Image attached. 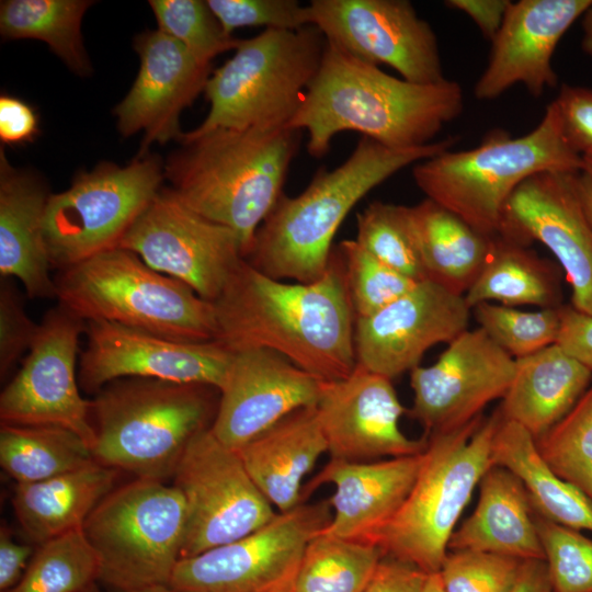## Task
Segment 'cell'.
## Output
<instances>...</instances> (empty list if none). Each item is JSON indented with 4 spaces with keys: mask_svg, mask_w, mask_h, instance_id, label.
I'll use <instances>...</instances> for the list:
<instances>
[{
    "mask_svg": "<svg viewBox=\"0 0 592 592\" xmlns=\"http://www.w3.org/2000/svg\"><path fill=\"white\" fill-rule=\"evenodd\" d=\"M213 306V341L230 352L272 350L320 382L344 378L356 366L355 315L340 249L311 283L273 278L244 259Z\"/></svg>",
    "mask_w": 592,
    "mask_h": 592,
    "instance_id": "cell-1",
    "label": "cell"
},
{
    "mask_svg": "<svg viewBox=\"0 0 592 592\" xmlns=\"http://www.w3.org/2000/svg\"><path fill=\"white\" fill-rule=\"evenodd\" d=\"M464 104L454 80L410 82L327 42L319 70L287 127L308 133L307 150L315 158L323 157L345 130L388 148L410 149L433 143Z\"/></svg>",
    "mask_w": 592,
    "mask_h": 592,
    "instance_id": "cell-2",
    "label": "cell"
},
{
    "mask_svg": "<svg viewBox=\"0 0 592 592\" xmlns=\"http://www.w3.org/2000/svg\"><path fill=\"white\" fill-rule=\"evenodd\" d=\"M456 141L449 136L422 147L392 149L362 137L339 167L320 169L300 194L278 198L246 260L276 280L317 281L329 266L333 238L351 209L401 169L449 150Z\"/></svg>",
    "mask_w": 592,
    "mask_h": 592,
    "instance_id": "cell-3",
    "label": "cell"
},
{
    "mask_svg": "<svg viewBox=\"0 0 592 592\" xmlns=\"http://www.w3.org/2000/svg\"><path fill=\"white\" fill-rule=\"evenodd\" d=\"M301 130L217 128L182 143L164 166L171 190L190 208L231 229L243 258L283 195Z\"/></svg>",
    "mask_w": 592,
    "mask_h": 592,
    "instance_id": "cell-4",
    "label": "cell"
},
{
    "mask_svg": "<svg viewBox=\"0 0 592 592\" xmlns=\"http://www.w3.org/2000/svg\"><path fill=\"white\" fill-rule=\"evenodd\" d=\"M216 388L150 378H122L92 400L94 460L139 479L173 478L191 441L210 428Z\"/></svg>",
    "mask_w": 592,
    "mask_h": 592,
    "instance_id": "cell-5",
    "label": "cell"
},
{
    "mask_svg": "<svg viewBox=\"0 0 592 592\" xmlns=\"http://www.w3.org/2000/svg\"><path fill=\"white\" fill-rule=\"evenodd\" d=\"M582 156L566 141L553 101L528 134L497 129L475 148L446 150L412 169L426 198L449 209L477 231L499 235L505 204L526 179L542 172H580Z\"/></svg>",
    "mask_w": 592,
    "mask_h": 592,
    "instance_id": "cell-6",
    "label": "cell"
},
{
    "mask_svg": "<svg viewBox=\"0 0 592 592\" xmlns=\"http://www.w3.org/2000/svg\"><path fill=\"white\" fill-rule=\"evenodd\" d=\"M58 304L84 321L106 320L181 342L215 337L213 303L116 247L55 276Z\"/></svg>",
    "mask_w": 592,
    "mask_h": 592,
    "instance_id": "cell-7",
    "label": "cell"
},
{
    "mask_svg": "<svg viewBox=\"0 0 592 592\" xmlns=\"http://www.w3.org/2000/svg\"><path fill=\"white\" fill-rule=\"evenodd\" d=\"M326 44L315 25L265 29L240 39L234 56L206 83L208 114L181 143L217 128L287 127L319 70Z\"/></svg>",
    "mask_w": 592,
    "mask_h": 592,
    "instance_id": "cell-8",
    "label": "cell"
},
{
    "mask_svg": "<svg viewBox=\"0 0 592 592\" xmlns=\"http://www.w3.org/2000/svg\"><path fill=\"white\" fill-rule=\"evenodd\" d=\"M500 410L467 424L430 434L417 479L386 528L384 556L411 563L428 574L440 571L463 510L491 467V446Z\"/></svg>",
    "mask_w": 592,
    "mask_h": 592,
    "instance_id": "cell-9",
    "label": "cell"
},
{
    "mask_svg": "<svg viewBox=\"0 0 592 592\" xmlns=\"http://www.w3.org/2000/svg\"><path fill=\"white\" fill-rule=\"evenodd\" d=\"M185 505L163 481L139 479L114 488L92 511L82 532L111 590L168 584L181 559Z\"/></svg>",
    "mask_w": 592,
    "mask_h": 592,
    "instance_id": "cell-10",
    "label": "cell"
},
{
    "mask_svg": "<svg viewBox=\"0 0 592 592\" xmlns=\"http://www.w3.org/2000/svg\"><path fill=\"white\" fill-rule=\"evenodd\" d=\"M163 177L161 163L143 156L125 167L100 163L79 173L66 191L50 194L44 237L52 267L59 271L118 247L161 190Z\"/></svg>",
    "mask_w": 592,
    "mask_h": 592,
    "instance_id": "cell-11",
    "label": "cell"
},
{
    "mask_svg": "<svg viewBox=\"0 0 592 592\" xmlns=\"http://www.w3.org/2000/svg\"><path fill=\"white\" fill-rule=\"evenodd\" d=\"M331 516L328 499L301 502L242 538L181 558L169 585L179 592H293L306 546Z\"/></svg>",
    "mask_w": 592,
    "mask_h": 592,
    "instance_id": "cell-12",
    "label": "cell"
},
{
    "mask_svg": "<svg viewBox=\"0 0 592 592\" xmlns=\"http://www.w3.org/2000/svg\"><path fill=\"white\" fill-rule=\"evenodd\" d=\"M173 481L185 505L181 558L242 538L277 514L239 453L218 441L209 428L191 441Z\"/></svg>",
    "mask_w": 592,
    "mask_h": 592,
    "instance_id": "cell-13",
    "label": "cell"
},
{
    "mask_svg": "<svg viewBox=\"0 0 592 592\" xmlns=\"http://www.w3.org/2000/svg\"><path fill=\"white\" fill-rule=\"evenodd\" d=\"M119 248L181 281L213 303L244 260L236 234L160 190L122 238Z\"/></svg>",
    "mask_w": 592,
    "mask_h": 592,
    "instance_id": "cell-14",
    "label": "cell"
},
{
    "mask_svg": "<svg viewBox=\"0 0 592 592\" xmlns=\"http://www.w3.org/2000/svg\"><path fill=\"white\" fill-rule=\"evenodd\" d=\"M84 331L86 321L59 304L46 312L22 367L1 391V424L65 428L93 448L92 401L76 377Z\"/></svg>",
    "mask_w": 592,
    "mask_h": 592,
    "instance_id": "cell-15",
    "label": "cell"
},
{
    "mask_svg": "<svg viewBox=\"0 0 592 592\" xmlns=\"http://www.w3.org/2000/svg\"><path fill=\"white\" fill-rule=\"evenodd\" d=\"M310 24L351 56L387 65L402 79L435 83L443 73L437 37L408 0H312Z\"/></svg>",
    "mask_w": 592,
    "mask_h": 592,
    "instance_id": "cell-16",
    "label": "cell"
},
{
    "mask_svg": "<svg viewBox=\"0 0 592 592\" xmlns=\"http://www.w3.org/2000/svg\"><path fill=\"white\" fill-rule=\"evenodd\" d=\"M84 332L78 382L90 394L122 378L201 384L219 391L234 358L215 341H174L106 320L86 321Z\"/></svg>",
    "mask_w": 592,
    "mask_h": 592,
    "instance_id": "cell-17",
    "label": "cell"
},
{
    "mask_svg": "<svg viewBox=\"0 0 592 592\" xmlns=\"http://www.w3.org/2000/svg\"><path fill=\"white\" fill-rule=\"evenodd\" d=\"M515 372V358L479 327L448 343L439 360L410 371L413 405L408 414L424 435L458 429L481 415L492 400L503 398Z\"/></svg>",
    "mask_w": 592,
    "mask_h": 592,
    "instance_id": "cell-18",
    "label": "cell"
},
{
    "mask_svg": "<svg viewBox=\"0 0 592 592\" xmlns=\"http://www.w3.org/2000/svg\"><path fill=\"white\" fill-rule=\"evenodd\" d=\"M577 173V172H576ZM571 172H542L522 182L508 200L499 235L546 246L572 288V306L592 316V224Z\"/></svg>",
    "mask_w": 592,
    "mask_h": 592,
    "instance_id": "cell-19",
    "label": "cell"
},
{
    "mask_svg": "<svg viewBox=\"0 0 592 592\" xmlns=\"http://www.w3.org/2000/svg\"><path fill=\"white\" fill-rule=\"evenodd\" d=\"M470 310L463 295L421 281L374 315L355 318L356 365L392 380L419 366L434 344L466 331Z\"/></svg>",
    "mask_w": 592,
    "mask_h": 592,
    "instance_id": "cell-20",
    "label": "cell"
},
{
    "mask_svg": "<svg viewBox=\"0 0 592 592\" xmlns=\"http://www.w3.org/2000/svg\"><path fill=\"white\" fill-rule=\"evenodd\" d=\"M330 459L374 462L422 453L428 436L408 437L399 426L407 412L391 379L360 366L346 377L321 382L316 405Z\"/></svg>",
    "mask_w": 592,
    "mask_h": 592,
    "instance_id": "cell-21",
    "label": "cell"
},
{
    "mask_svg": "<svg viewBox=\"0 0 592 592\" xmlns=\"http://www.w3.org/2000/svg\"><path fill=\"white\" fill-rule=\"evenodd\" d=\"M320 383L272 350L234 352L209 430L237 451L289 413L316 407Z\"/></svg>",
    "mask_w": 592,
    "mask_h": 592,
    "instance_id": "cell-22",
    "label": "cell"
},
{
    "mask_svg": "<svg viewBox=\"0 0 592 592\" xmlns=\"http://www.w3.org/2000/svg\"><path fill=\"white\" fill-rule=\"evenodd\" d=\"M140 58L136 80L115 107L119 133L129 137L144 132L145 156L151 143L182 139L180 115L191 105L212 75L210 65L200 62L180 42L168 34L147 31L135 39Z\"/></svg>",
    "mask_w": 592,
    "mask_h": 592,
    "instance_id": "cell-23",
    "label": "cell"
},
{
    "mask_svg": "<svg viewBox=\"0 0 592 592\" xmlns=\"http://www.w3.org/2000/svg\"><path fill=\"white\" fill-rule=\"evenodd\" d=\"M591 4L592 0L512 1L475 84L476 99L492 101L516 84H523L536 98L555 88L556 47Z\"/></svg>",
    "mask_w": 592,
    "mask_h": 592,
    "instance_id": "cell-24",
    "label": "cell"
},
{
    "mask_svg": "<svg viewBox=\"0 0 592 592\" xmlns=\"http://www.w3.org/2000/svg\"><path fill=\"white\" fill-rule=\"evenodd\" d=\"M423 452L363 463L330 459L304 486L303 501L321 485H333L334 492L328 499L332 516L322 532L378 546L417 479Z\"/></svg>",
    "mask_w": 592,
    "mask_h": 592,
    "instance_id": "cell-25",
    "label": "cell"
},
{
    "mask_svg": "<svg viewBox=\"0 0 592 592\" xmlns=\"http://www.w3.org/2000/svg\"><path fill=\"white\" fill-rule=\"evenodd\" d=\"M50 194L31 172L0 155V275L18 278L30 298L56 297L44 216Z\"/></svg>",
    "mask_w": 592,
    "mask_h": 592,
    "instance_id": "cell-26",
    "label": "cell"
},
{
    "mask_svg": "<svg viewBox=\"0 0 592 592\" xmlns=\"http://www.w3.org/2000/svg\"><path fill=\"white\" fill-rule=\"evenodd\" d=\"M250 477L278 512L303 501V480L328 452L316 408L298 409L237 449Z\"/></svg>",
    "mask_w": 592,
    "mask_h": 592,
    "instance_id": "cell-27",
    "label": "cell"
},
{
    "mask_svg": "<svg viewBox=\"0 0 592 592\" xmlns=\"http://www.w3.org/2000/svg\"><path fill=\"white\" fill-rule=\"evenodd\" d=\"M479 490L475 511L453 532L448 549L545 559L523 482L509 469L491 466L481 477Z\"/></svg>",
    "mask_w": 592,
    "mask_h": 592,
    "instance_id": "cell-28",
    "label": "cell"
},
{
    "mask_svg": "<svg viewBox=\"0 0 592 592\" xmlns=\"http://www.w3.org/2000/svg\"><path fill=\"white\" fill-rule=\"evenodd\" d=\"M118 470L92 460L31 483H16L12 506L25 537L36 544L82 530L96 505L115 488Z\"/></svg>",
    "mask_w": 592,
    "mask_h": 592,
    "instance_id": "cell-29",
    "label": "cell"
},
{
    "mask_svg": "<svg viewBox=\"0 0 592 592\" xmlns=\"http://www.w3.org/2000/svg\"><path fill=\"white\" fill-rule=\"evenodd\" d=\"M591 378L592 371L556 344L515 358L514 376L499 408L502 419L520 424L536 441L572 409Z\"/></svg>",
    "mask_w": 592,
    "mask_h": 592,
    "instance_id": "cell-30",
    "label": "cell"
},
{
    "mask_svg": "<svg viewBox=\"0 0 592 592\" xmlns=\"http://www.w3.org/2000/svg\"><path fill=\"white\" fill-rule=\"evenodd\" d=\"M490 459L491 466L509 469L523 482L534 512L560 525L592 532V502L551 470L523 426L501 419Z\"/></svg>",
    "mask_w": 592,
    "mask_h": 592,
    "instance_id": "cell-31",
    "label": "cell"
},
{
    "mask_svg": "<svg viewBox=\"0 0 592 592\" xmlns=\"http://www.w3.org/2000/svg\"><path fill=\"white\" fill-rule=\"evenodd\" d=\"M428 280L465 295L481 272L492 239L430 198L411 206Z\"/></svg>",
    "mask_w": 592,
    "mask_h": 592,
    "instance_id": "cell-32",
    "label": "cell"
},
{
    "mask_svg": "<svg viewBox=\"0 0 592 592\" xmlns=\"http://www.w3.org/2000/svg\"><path fill=\"white\" fill-rule=\"evenodd\" d=\"M473 309L497 300L503 306H561V285L556 266L528 246L500 235L493 237L490 253L473 285L464 295Z\"/></svg>",
    "mask_w": 592,
    "mask_h": 592,
    "instance_id": "cell-33",
    "label": "cell"
},
{
    "mask_svg": "<svg viewBox=\"0 0 592 592\" xmlns=\"http://www.w3.org/2000/svg\"><path fill=\"white\" fill-rule=\"evenodd\" d=\"M91 4L86 0L1 1L0 32L5 38L43 41L75 73L88 76L92 68L81 21Z\"/></svg>",
    "mask_w": 592,
    "mask_h": 592,
    "instance_id": "cell-34",
    "label": "cell"
},
{
    "mask_svg": "<svg viewBox=\"0 0 592 592\" xmlns=\"http://www.w3.org/2000/svg\"><path fill=\"white\" fill-rule=\"evenodd\" d=\"M92 460L90 446L68 429L1 424L0 465L15 483L45 480Z\"/></svg>",
    "mask_w": 592,
    "mask_h": 592,
    "instance_id": "cell-35",
    "label": "cell"
},
{
    "mask_svg": "<svg viewBox=\"0 0 592 592\" xmlns=\"http://www.w3.org/2000/svg\"><path fill=\"white\" fill-rule=\"evenodd\" d=\"M383 557L378 546L321 531L306 546L293 592H363Z\"/></svg>",
    "mask_w": 592,
    "mask_h": 592,
    "instance_id": "cell-36",
    "label": "cell"
},
{
    "mask_svg": "<svg viewBox=\"0 0 592 592\" xmlns=\"http://www.w3.org/2000/svg\"><path fill=\"white\" fill-rule=\"evenodd\" d=\"M99 578L95 553L77 530L37 545L21 580L5 592H86Z\"/></svg>",
    "mask_w": 592,
    "mask_h": 592,
    "instance_id": "cell-37",
    "label": "cell"
},
{
    "mask_svg": "<svg viewBox=\"0 0 592 592\" xmlns=\"http://www.w3.org/2000/svg\"><path fill=\"white\" fill-rule=\"evenodd\" d=\"M356 242L402 275L428 280L411 206L372 202L356 216Z\"/></svg>",
    "mask_w": 592,
    "mask_h": 592,
    "instance_id": "cell-38",
    "label": "cell"
},
{
    "mask_svg": "<svg viewBox=\"0 0 592 592\" xmlns=\"http://www.w3.org/2000/svg\"><path fill=\"white\" fill-rule=\"evenodd\" d=\"M535 442L551 470L592 502V386Z\"/></svg>",
    "mask_w": 592,
    "mask_h": 592,
    "instance_id": "cell-39",
    "label": "cell"
},
{
    "mask_svg": "<svg viewBox=\"0 0 592 592\" xmlns=\"http://www.w3.org/2000/svg\"><path fill=\"white\" fill-rule=\"evenodd\" d=\"M158 30L180 42L200 62L210 65L221 53L234 49L240 38L225 33L202 0H151Z\"/></svg>",
    "mask_w": 592,
    "mask_h": 592,
    "instance_id": "cell-40",
    "label": "cell"
},
{
    "mask_svg": "<svg viewBox=\"0 0 592 592\" xmlns=\"http://www.w3.org/2000/svg\"><path fill=\"white\" fill-rule=\"evenodd\" d=\"M339 249L355 318L374 315L419 283L380 262L355 239L343 240Z\"/></svg>",
    "mask_w": 592,
    "mask_h": 592,
    "instance_id": "cell-41",
    "label": "cell"
},
{
    "mask_svg": "<svg viewBox=\"0 0 592 592\" xmlns=\"http://www.w3.org/2000/svg\"><path fill=\"white\" fill-rule=\"evenodd\" d=\"M473 309L480 328L515 358L536 353L556 342L559 329L558 308L521 311L481 303Z\"/></svg>",
    "mask_w": 592,
    "mask_h": 592,
    "instance_id": "cell-42",
    "label": "cell"
},
{
    "mask_svg": "<svg viewBox=\"0 0 592 592\" xmlns=\"http://www.w3.org/2000/svg\"><path fill=\"white\" fill-rule=\"evenodd\" d=\"M554 592H592V539L534 512Z\"/></svg>",
    "mask_w": 592,
    "mask_h": 592,
    "instance_id": "cell-43",
    "label": "cell"
},
{
    "mask_svg": "<svg viewBox=\"0 0 592 592\" xmlns=\"http://www.w3.org/2000/svg\"><path fill=\"white\" fill-rule=\"evenodd\" d=\"M523 562L493 553L452 550L439 574L445 592H512Z\"/></svg>",
    "mask_w": 592,
    "mask_h": 592,
    "instance_id": "cell-44",
    "label": "cell"
},
{
    "mask_svg": "<svg viewBox=\"0 0 592 592\" xmlns=\"http://www.w3.org/2000/svg\"><path fill=\"white\" fill-rule=\"evenodd\" d=\"M225 33L238 27L265 26L273 30H299L310 24L308 5L297 0H207Z\"/></svg>",
    "mask_w": 592,
    "mask_h": 592,
    "instance_id": "cell-45",
    "label": "cell"
},
{
    "mask_svg": "<svg viewBox=\"0 0 592 592\" xmlns=\"http://www.w3.org/2000/svg\"><path fill=\"white\" fill-rule=\"evenodd\" d=\"M27 316L22 295L12 278L0 282V376L3 379L21 356L30 350L38 331Z\"/></svg>",
    "mask_w": 592,
    "mask_h": 592,
    "instance_id": "cell-46",
    "label": "cell"
},
{
    "mask_svg": "<svg viewBox=\"0 0 592 592\" xmlns=\"http://www.w3.org/2000/svg\"><path fill=\"white\" fill-rule=\"evenodd\" d=\"M553 103L568 145L579 155L592 150V89L562 84Z\"/></svg>",
    "mask_w": 592,
    "mask_h": 592,
    "instance_id": "cell-47",
    "label": "cell"
},
{
    "mask_svg": "<svg viewBox=\"0 0 592 592\" xmlns=\"http://www.w3.org/2000/svg\"><path fill=\"white\" fill-rule=\"evenodd\" d=\"M555 344L568 356L592 371V316L561 305Z\"/></svg>",
    "mask_w": 592,
    "mask_h": 592,
    "instance_id": "cell-48",
    "label": "cell"
},
{
    "mask_svg": "<svg viewBox=\"0 0 592 592\" xmlns=\"http://www.w3.org/2000/svg\"><path fill=\"white\" fill-rule=\"evenodd\" d=\"M428 576L411 563L384 556L363 592H423Z\"/></svg>",
    "mask_w": 592,
    "mask_h": 592,
    "instance_id": "cell-49",
    "label": "cell"
},
{
    "mask_svg": "<svg viewBox=\"0 0 592 592\" xmlns=\"http://www.w3.org/2000/svg\"><path fill=\"white\" fill-rule=\"evenodd\" d=\"M38 133L34 110L24 101L10 95L0 98V138L7 145L33 140Z\"/></svg>",
    "mask_w": 592,
    "mask_h": 592,
    "instance_id": "cell-50",
    "label": "cell"
},
{
    "mask_svg": "<svg viewBox=\"0 0 592 592\" xmlns=\"http://www.w3.org/2000/svg\"><path fill=\"white\" fill-rule=\"evenodd\" d=\"M35 548L14 539L12 530L2 522L0 526V592L12 589L23 577Z\"/></svg>",
    "mask_w": 592,
    "mask_h": 592,
    "instance_id": "cell-51",
    "label": "cell"
},
{
    "mask_svg": "<svg viewBox=\"0 0 592 592\" xmlns=\"http://www.w3.org/2000/svg\"><path fill=\"white\" fill-rule=\"evenodd\" d=\"M511 2L510 0H447L444 4L468 15L482 35L491 42L499 32Z\"/></svg>",
    "mask_w": 592,
    "mask_h": 592,
    "instance_id": "cell-52",
    "label": "cell"
},
{
    "mask_svg": "<svg viewBox=\"0 0 592 592\" xmlns=\"http://www.w3.org/2000/svg\"><path fill=\"white\" fill-rule=\"evenodd\" d=\"M512 592H554L545 559L524 560Z\"/></svg>",
    "mask_w": 592,
    "mask_h": 592,
    "instance_id": "cell-53",
    "label": "cell"
},
{
    "mask_svg": "<svg viewBox=\"0 0 592 592\" xmlns=\"http://www.w3.org/2000/svg\"><path fill=\"white\" fill-rule=\"evenodd\" d=\"M574 184L585 214L592 224V177L583 171L577 172Z\"/></svg>",
    "mask_w": 592,
    "mask_h": 592,
    "instance_id": "cell-54",
    "label": "cell"
},
{
    "mask_svg": "<svg viewBox=\"0 0 592 592\" xmlns=\"http://www.w3.org/2000/svg\"><path fill=\"white\" fill-rule=\"evenodd\" d=\"M582 50L592 57V4L582 15Z\"/></svg>",
    "mask_w": 592,
    "mask_h": 592,
    "instance_id": "cell-55",
    "label": "cell"
},
{
    "mask_svg": "<svg viewBox=\"0 0 592 592\" xmlns=\"http://www.w3.org/2000/svg\"><path fill=\"white\" fill-rule=\"evenodd\" d=\"M423 592H445L439 572L428 576Z\"/></svg>",
    "mask_w": 592,
    "mask_h": 592,
    "instance_id": "cell-56",
    "label": "cell"
},
{
    "mask_svg": "<svg viewBox=\"0 0 592 592\" xmlns=\"http://www.w3.org/2000/svg\"><path fill=\"white\" fill-rule=\"evenodd\" d=\"M111 592H179L168 584H157L134 590H111Z\"/></svg>",
    "mask_w": 592,
    "mask_h": 592,
    "instance_id": "cell-57",
    "label": "cell"
},
{
    "mask_svg": "<svg viewBox=\"0 0 592 592\" xmlns=\"http://www.w3.org/2000/svg\"><path fill=\"white\" fill-rule=\"evenodd\" d=\"M581 156L583 161L582 171L592 177V150L585 151Z\"/></svg>",
    "mask_w": 592,
    "mask_h": 592,
    "instance_id": "cell-58",
    "label": "cell"
},
{
    "mask_svg": "<svg viewBox=\"0 0 592 592\" xmlns=\"http://www.w3.org/2000/svg\"><path fill=\"white\" fill-rule=\"evenodd\" d=\"M86 592H101V590L99 588V584L94 583L90 588H88V590Z\"/></svg>",
    "mask_w": 592,
    "mask_h": 592,
    "instance_id": "cell-59",
    "label": "cell"
}]
</instances>
